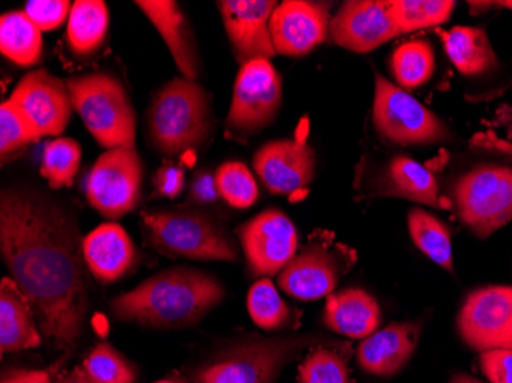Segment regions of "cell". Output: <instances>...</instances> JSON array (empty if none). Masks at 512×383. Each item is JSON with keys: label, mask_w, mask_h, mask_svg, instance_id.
<instances>
[{"label": "cell", "mask_w": 512, "mask_h": 383, "mask_svg": "<svg viewBox=\"0 0 512 383\" xmlns=\"http://www.w3.org/2000/svg\"><path fill=\"white\" fill-rule=\"evenodd\" d=\"M0 253L43 336L60 350H74L85 330L89 293L83 239L73 215L40 190H2Z\"/></svg>", "instance_id": "6da1fadb"}, {"label": "cell", "mask_w": 512, "mask_h": 383, "mask_svg": "<svg viewBox=\"0 0 512 383\" xmlns=\"http://www.w3.org/2000/svg\"><path fill=\"white\" fill-rule=\"evenodd\" d=\"M223 298V284L211 273L175 267L112 299L111 310L120 321L143 327L184 328L201 321Z\"/></svg>", "instance_id": "7a4b0ae2"}, {"label": "cell", "mask_w": 512, "mask_h": 383, "mask_svg": "<svg viewBox=\"0 0 512 383\" xmlns=\"http://www.w3.org/2000/svg\"><path fill=\"white\" fill-rule=\"evenodd\" d=\"M336 339L322 334L261 338L249 334L215 351L191 373L192 383H276L284 368L306 351Z\"/></svg>", "instance_id": "3957f363"}, {"label": "cell", "mask_w": 512, "mask_h": 383, "mask_svg": "<svg viewBox=\"0 0 512 383\" xmlns=\"http://www.w3.org/2000/svg\"><path fill=\"white\" fill-rule=\"evenodd\" d=\"M434 175L445 206L479 238L512 220V163L477 161L453 175Z\"/></svg>", "instance_id": "277c9868"}, {"label": "cell", "mask_w": 512, "mask_h": 383, "mask_svg": "<svg viewBox=\"0 0 512 383\" xmlns=\"http://www.w3.org/2000/svg\"><path fill=\"white\" fill-rule=\"evenodd\" d=\"M148 128L152 145L166 157L197 151L212 131L206 91L184 77L166 83L152 100Z\"/></svg>", "instance_id": "5b68a950"}, {"label": "cell", "mask_w": 512, "mask_h": 383, "mask_svg": "<svg viewBox=\"0 0 512 383\" xmlns=\"http://www.w3.org/2000/svg\"><path fill=\"white\" fill-rule=\"evenodd\" d=\"M146 239L158 252L198 261L237 262V243L211 215L198 209L148 210L142 213Z\"/></svg>", "instance_id": "8992f818"}, {"label": "cell", "mask_w": 512, "mask_h": 383, "mask_svg": "<svg viewBox=\"0 0 512 383\" xmlns=\"http://www.w3.org/2000/svg\"><path fill=\"white\" fill-rule=\"evenodd\" d=\"M74 111L103 148L135 149L137 118L128 92L117 77L86 74L65 80Z\"/></svg>", "instance_id": "52a82bcc"}, {"label": "cell", "mask_w": 512, "mask_h": 383, "mask_svg": "<svg viewBox=\"0 0 512 383\" xmlns=\"http://www.w3.org/2000/svg\"><path fill=\"white\" fill-rule=\"evenodd\" d=\"M358 253L329 230H315L278 275L283 292L299 301H318L335 293L342 276L355 267Z\"/></svg>", "instance_id": "ba28073f"}, {"label": "cell", "mask_w": 512, "mask_h": 383, "mask_svg": "<svg viewBox=\"0 0 512 383\" xmlns=\"http://www.w3.org/2000/svg\"><path fill=\"white\" fill-rule=\"evenodd\" d=\"M373 125L379 137L391 145H437L450 137L447 126L433 111L378 73L375 76Z\"/></svg>", "instance_id": "9c48e42d"}, {"label": "cell", "mask_w": 512, "mask_h": 383, "mask_svg": "<svg viewBox=\"0 0 512 383\" xmlns=\"http://www.w3.org/2000/svg\"><path fill=\"white\" fill-rule=\"evenodd\" d=\"M283 103V80L270 60H252L241 66L226 118L234 137H250L273 123Z\"/></svg>", "instance_id": "30bf717a"}, {"label": "cell", "mask_w": 512, "mask_h": 383, "mask_svg": "<svg viewBox=\"0 0 512 383\" xmlns=\"http://www.w3.org/2000/svg\"><path fill=\"white\" fill-rule=\"evenodd\" d=\"M142 181L143 164L135 149H108L86 177V198L103 217L119 220L137 207Z\"/></svg>", "instance_id": "8fae6325"}, {"label": "cell", "mask_w": 512, "mask_h": 383, "mask_svg": "<svg viewBox=\"0 0 512 383\" xmlns=\"http://www.w3.org/2000/svg\"><path fill=\"white\" fill-rule=\"evenodd\" d=\"M250 276L270 278L283 272L298 252L295 224L281 210L267 209L238 227Z\"/></svg>", "instance_id": "7c38bea8"}, {"label": "cell", "mask_w": 512, "mask_h": 383, "mask_svg": "<svg viewBox=\"0 0 512 383\" xmlns=\"http://www.w3.org/2000/svg\"><path fill=\"white\" fill-rule=\"evenodd\" d=\"M457 328L474 350H512V285H490L471 293L460 308Z\"/></svg>", "instance_id": "4fadbf2b"}, {"label": "cell", "mask_w": 512, "mask_h": 383, "mask_svg": "<svg viewBox=\"0 0 512 383\" xmlns=\"http://www.w3.org/2000/svg\"><path fill=\"white\" fill-rule=\"evenodd\" d=\"M359 189L365 198L393 197L433 209H447L439 183L430 167L407 155H393L379 163L364 164Z\"/></svg>", "instance_id": "5bb4252c"}, {"label": "cell", "mask_w": 512, "mask_h": 383, "mask_svg": "<svg viewBox=\"0 0 512 383\" xmlns=\"http://www.w3.org/2000/svg\"><path fill=\"white\" fill-rule=\"evenodd\" d=\"M330 4L310 0H286L273 11L270 36L276 54L302 57L312 53L330 33Z\"/></svg>", "instance_id": "9a60e30c"}, {"label": "cell", "mask_w": 512, "mask_h": 383, "mask_svg": "<svg viewBox=\"0 0 512 383\" xmlns=\"http://www.w3.org/2000/svg\"><path fill=\"white\" fill-rule=\"evenodd\" d=\"M10 100L30 120L40 138L62 134L74 109L65 80L45 69L23 76Z\"/></svg>", "instance_id": "2e32d148"}, {"label": "cell", "mask_w": 512, "mask_h": 383, "mask_svg": "<svg viewBox=\"0 0 512 383\" xmlns=\"http://www.w3.org/2000/svg\"><path fill=\"white\" fill-rule=\"evenodd\" d=\"M399 36L388 0H348L330 22L332 42L353 53H370Z\"/></svg>", "instance_id": "e0dca14e"}, {"label": "cell", "mask_w": 512, "mask_h": 383, "mask_svg": "<svg viewBox=\"0 0 512 383\" xmlns=\"http://www.w3.org/2000/svg\"><path fill=\"white\" fill-rule=\"evenodd\" d=\"M218 10L232 46V53L241 66L252 60L275 56L270 19L278 7L275 0H221Z\"/></svg>", "instance_id": "ac0fdd59"}, {"label": "cell", "mask_w": 512, "mask_h": 383, "mask_svg": "<svg viewBox=\"0 0 512 383\" xmlns=\"http://www.w3.org/2000/svg\"><path fill=\"white\" fill-rule=\"evenodd\" d=\"M253 167L269 192L290 195L312 183L316 157L306 138L275 140L256 151Z\"/></svg>", "instance_id": "d6986e66"}, {"label": "cell", "mask_w": 512, "mask_h": 383, "mask_svg": "<svg viewBox=\"0 0 512 383\" xmlns=\"http://www.w3.org/2000/svg\"><path fill=\"white\" fill-rule=\"evenodd\" d=\"M419 338V324L398 322L388 325L362 341L358 348V364L373 376H394L410 362Z\"/></svg>", "instance_id": "ffe728a7"}, {"label": "cell", "mask_w": 512, "mask_h": 383, "mask_svg": "<svg viewBox=\"0 0 512 383\" xmlns=\"http://www.w3.org/2000/svg\"><path fill=\"white\" fill-rule=\"evenodd\" d=\"M86 267L103 284L123 278L137 261L132 239L115 223H105L83 239Z\"/></svg>", "instance_id": "44dd1931"}, {"label": "cell", "mask_w": 512, "mask_h": 383, "mask_svg": "<svg viewBox=\"0 0 512 383\" xmlns=\"http://www.w3.org/2000/svg\"><path fill=\"white\" fill-rule=\"evenodd\" d=\"M146 17L151 20L155 30L165 40L178 69L184 79H197L200 73L198 54L192 39L191 28L183 11L174 0H137L135 2Z\"/></svg>", "instance_id": "7402d4cb"}, {"label": "cell", "mask_w": 512, "mask_h": 383, "mask_svg": "<svg viewBox=\"0 0 512 383\" xmlns=\"http://www.w3.org/2000/svg\"><path fill=\"white\" fill-rule=\"evenodd\" d=\"M325 327L345 338L365 339L381 325V307L362 289L332 293L324 308Z\"/></svg>", "instance_id": "603a6c76"}, {"label": "cell", "mask_w": 512, "mask_h": 383, "mask_svg": "<svg viewBox=\"0 0 512 383\" xmlns=\"http://www.w3.org/2000/svg\"><path fill=\"white\" fill-rule=\"evenodd\" d=\"M42 344V331L27 296L11 278L0 282V350L2 354L30 350Z\"/></svg>", "instance_id": "cb8c5ba5"}, {"label": "cell", "mask_w": 512, "mask_h": 383, "mask_svg": "<svg viewBox=\"0 0 512 383\" xmlns=\"http://www.w3.org/2000/svg\"><path fill=\"white\" fill-rule=\"evenodd\" d=\"M436 33L442 39L448 59L463 76H480L499 65L490 37L482 28L454 27Z\"/></svg>", "instance_id": "d4e9b609"}, {"label": "cell", "mask_w": 512, "mask_h": 383, "mask_svg": "<svg viewBox=\"0 0 512 383\" xmlns=\"http://www.w3.org/2000/svg\"><path fill=\"white\" fill-rule=\"evenodd\" d=\"M109 11L102 0H77L68 17L66 40L76 56H91L105 42Z\"/></svg>", "instance_id": "484cf974"}, {"label": "cell", "mask_w": 512, "mask_h": 383, "mask_svg": "<svg viewBox=\"0 0 512 383\" xmlns=\"http://www.w3.org/2000/svg\"><path fill=\"white\" fill-rule=\"evenodd\" d=\"M0 51L16 65H36L42 57V31L25 11H10L0 17Z\"/></svg>", "instance_id": "4316f807"}, {"label": "cell", "mask_w": 512, "mask_h": 383, "mask_svg": "<svg viewBox=\"0 0 512 383\" xmlns=\"http://www.w3.org/2000/svg\"><path fill=\"white\" fill-rule=\"evenodd\" d=\"M408 232L417 249L437 266L454 273L453 241L444 221L427 210L414 207L408 213Z\"/></svg>", "instance_id": "83f0119b"}, {"label": "cell", "mask_w": 512, "mask_h": 383, "mask_svg": "<svg viewBox=\"0 0 512 383\" xmlns=\"http://www.w3.org/2000/svg\"><path fill=\"white\" fill-rule=\"evenodd\" d=\"M247 310L258 327L267 331L295 330L299 327V310L290 307L269 278H261L250 287Z\"/></svg>", "instance_id": "f1b7e54d"}, {"label": "cell", "mask_w": 512, "mask_h": 383, "mask_svg": "<svg viewBox=\"0 0 512 383\" xmlns=\"http://www.w3.org/2000/svg\"><path fill=\"white\" fill-rule=\"evenodd\" d=\"M434 69L436 57L433 46L425 40L402 43L391 54V76L404 91H413L430 82Z\"/></svg>", "instance_id": "f546056e"}, {"label": "cell", "mask_w": 512, "mask_h": 383, "mask_svg": "<svg viewBox=\"0 0 512 383\" xmlns=\"http://www.w3.org/2000/svg\"><path fill=\"white\" fill-rule=\"evenodd\" d=\"M350 348L344 341L313 348L299 365V383H352L347 367Z\"/></svg>", "instance_id": "4dcf8cb0"}, {"label": "cell", "mask_w": 512, "mask_h": 383, "mask_svg": "<svg viewBox=\"0 0 512 383\" xmlns=\"http://www.w3.org/2000/svg\"><path fill=\"white\" fill-rule=\"evenodd\" d=\"M391 19L399 33L437 28L450 20L456 2L451 0H388Z\"/></svg>", "instance_id": "1f68e13d"}, {"label": "cell", "mask_w": 512, "mask_h": 383, "mask_svg": "<svg viewBox=\"0 0 512 383\" xmlns=\"http://www.w3.org/2000/svg\"><path fill=\"white\" fill-rule=\"evenodd\" d=\"M82 148L73 138L59 137L45 146L40 174L53 189L71 187L79 172Z\"/></svg>", "instance_id": "d6a6232c"}, {"label": "cell", "mask_w": 512, "mask_h": 383, "mask_svg": "<svg viewBox=\"0 0 512 383\" xmlns=\"http://www.w3.org/2000/svg\"><path fill=\"white\" fill-rule=\"evenodd\" d=\"M82 367L99 383L137 382L138 371L135 365L108 342L92 348Z\"/></svg>", "instance_id": "836d02e7"}, {"label": "cell", "mask_w": 512, "mask_h": 383, "mask_svg": "<svg viewBox=\"0 0 512 383\" xmlns=\"http://www.w3.org/2000/svg\"><path fill=\"white\" fill-rule=\"evenodd\" d=\"M215 177L221 198L235 209H247L258 200L260 189L246 164L240 161H227L218 167Z\"/></svg>", "instance_id": "e575fe53"}, {"label": "cell", "mask_w": 512, "mask_h": 383, "mask_svg": "<svg viewBox=\"0 0 512 383\" xmlns=\"http://www.w3.org/2000/svg\"><path fill=\"white\" fill-rule=\"evenodd\" d=\"M39 134L23 112L11 102L5 100L0 106V155L2 164L19 154L28 143L39 140Z\"/></svg>", "instance_id": "d590c367"}, {"label": "cell", "mask_w": 512, "mask_h": 383, "mask_svg": "<svg viewBox=\"0 0 512 383\" xmlns=\"http://www.w3.org/2000/svg\"><path fill=\"white\" fill-rule=\"evenodd\" d=\"M71 8L68 0H31L25 14L40 31H54L68 19Z\"/></svg>", "instance_id": "8d00e7d4"}, {"label": "cell", "mask_w": 512, "mask_h": 383, "mask_svg": "<svg viewBox=\"0 0 512 383\" xmlns=\"http://www.w3.org/2000/svg\"><path fill=\"white\" fill-rule=\"evenodd\" d=\"M480 368L491 383H512V350L483 351Z\"/></svg>", "instance_id": "74e56055"}, {"label": "cell", "mask_w": 512, "mask_h": 383, "mask_svg": "<svg viewBox=\"0 0 512 383\" xmlns=\"http://www.w3.org/2000/svg\"><path fill=\"white\" fill-rule=\"evenodd\" d=\"M184 175L183 167L174 163H166L158 169L154 175L155 194L160 197L177 198L183 192Z\"/></svg>", "instance_id": "f35d334b"}, {"label": "cell", "mask_w": 512, "mask_h": 383, "mask_svg": "<svg viewBox=\"0 0 512 383\" xmlns=\"http://www.w3.org/2000/svg\"><path fill=\"white\" fill-rule=\"evenodd\" d=\"M221 200L217 177L211 171L197 172L189 186V201L195 206H207Z\"/></svg>", "instance_id": "ab89813d"}, {"label": "cell", "mask_w": 512, "mask_h": 383, "mask_svg": "<svg viewBox=\"0 0 512 383\" xmlns=\"http://www.w3.org/2000/svg\"><path fill=\"white\" fill-rule=\"evenodd\" d=\"M63 361L45 370H25V368H11L2 374V382L0 383H54L59 368L62 367Z\"/></svg>", "instance_id": "60d3db41"}, {"label": "cell", "mask_w": 512, "mask_h": 383, "mask_svg": "<svg viewBox=\"0 0 512 383\" xmlns=\"http://www.w3.org/2000/svg\"><path fill=\"white\" fill-rule=\"evenodd\" d=\"M54 383H99L92 379L83 367L74 368L71 373L63 374L59 379L54 380Z\"/></svg>", "instance_id": "b9f144b4"}, {"label": "cell", "mask_w": 512, "mask_h": 383, "mask_svg": "<svg viewBox=\"0 0 512 383\" xmlns=\"http://www.w3.org/2000/svg\"><path fill=\"white\" fill-rule=\"evenodd\" d=\"M450 383H482L480 380L474 379L473 376H468V374H454L451 377Z\"/></svg>", "instance_id": "7bdbcfd3"}, {"label": "cell", "mask_w": 512, "mask_h": 383, "mask_svg": "<svg viewBox=\"0 0 512 383\" xmlns=\"http://www.w3.org/2000/svg\"><path fill=\"white\" fill-rule=\"evenodd\" d=\"M154 383H188L186 380L181 379L178 374H172V376L166 377V379L158 380V382Z\"/></svg>", "instance_id": "ee69618b"}, {"label": "cell", "mask_w": 512, "mask_h": 383, "mask_svg": "<svg viewBox=\"0 0 512 383\" xmlns=\"http://www.w3.org/2000/svg\"><path fill=\"white\" fill-rule=\"evenodd\" d=\"M491 5H499V7L509 8V10H512V0H502V2H491Z\"/></svg>", "instance_id": "f6af8a7d"}]
</instances>
